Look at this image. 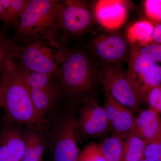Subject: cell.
<instances>
[{
  "label": "cell",
  "mask_w": 161,
  "mask_h": 161,
  "mask_svg": "<svg viewBox=\"0 0 161 161\" xmlns=\"http://www.w3.org/2000/svg\"><path fill=\"white\" fill-rule=\"evenodd\" d=\"M0 126V161H22L25 144L24 126L2 119Z\"/></svg>",
  "instance_id": "11"
},
{
  "label": "cell",
  "mask_w": 161,
  "mask_h": 161,
  "mask_svg": "<svg viewBox=\"0 0 161 161\" xmlns=\"http://www.w3.org/2000/svg\"><path fill=\"white\" fill-rule=\"evenodd\" d=\"M92 53L101 61L119 65L129 59L130 49L128 40L121 35L110 34L98 37L92 42Z\"/></svg>",
  "instance_id": "10"
},
{
  "label": "cell",
  "mask_w": 161,
  "mask_h": 161,
  "mask_svg": "<svg viewBox=\"0 0 161 161\" xmlns=\"http://www.w3.org/2000/svg\"><path fill=\"white\" fill-rule=\"evenodd\" d=\"M16 64L20 78L29 90L44 89L56 82L51 75L27 70Z\"/></svg>",
  "instance_id": "18"
},
{
  "label": "cell",
  "mask_w": 161,
  "mask_h": 161,
  "mask_svg": "<svg viewBox=\"0 0 161 161\" xmlns=\"http://www.w3.org/2000/svg\"><path fill=\"white\" fill-rule=\"evenodd\" d=\"M61 1L29 0L15 26L12 40L21 44L47 40L56 42Z\"/></svg>",
  "instance_id": "2"
},
{
  "label": "cell",
  "mask_w": 161,
  "mask_h": 161,
  "mask_svg": "<svg viewBox=\"0 0 161 161\" xmlns=\"http://www.w3.org/2000/svg\"><path fill=\"white\" fill-rule=\"evenodd\" d=\"M76 118L75 110L69 108L59 111L50 120L46 134L53 161H78L80 152Z\"/></svg>",
  "instance_id": "4"
},
{
  "label": "cell",
  "mask_w": 161,
  "mask_h": 161,
  "mask_svg": "<svg viewBox=\"0 0 161 161\" xmlns=\"http://www.w3.org/2000/svg\"><path fill=\"white\" fill-rule=\"evenodd\" d=\"M126 134L105 137L98 144L107 161H122L124 142Z\"/></svg>",
  "instance_id": "19"
},
{
  "label": "cell",
  "mask_w": 161,
  "mask_h": 161,
  "mask_svg": "<svg viewBox=\"0 0 161 161\" xmlns=\"http://www.w3.org/2000/svg\"><path fill=\"white\" fill-rule=\"evenodd\" d=\"M152 42L161 44V23L154 26L152 35Z\"/></svg>",
  "instance_id": "28"
},
{
  "label": "cell",
  "mask_w": 161,
  "mask_h": 161,
  "mask_svg": "<svg viewBox=\"0 0 161 161\" xmlns=\"http://www.w3.org/2000/svg\"><path fill=\"white\" fill-rule=\"evenodd\" d=\"M25 149L22 161H42L48 147L46 130L33 126L24 128Z\"/></svg>",
  "instance_id": "16"
},
{
  "label": "cell",
  "mask_w": 161,
  "mask_h": 161,
  "mask_svg": "<svg viewBox=\"0 0 161 161\" xmlns=\"http://www.w3.org/2000/svg\"><path fill=\"white\" fill-rule=\"evenodd\" d=\"M5 12L4 24L15 26L29 3V0H1Z\"/></svg>",
  "instance_id": "21"
},
{
  "label": "cell",
  "mask_w": 161,
  "mask_h": 161,
  "mask_svg": "<svg viewBox=\"0 0 161 161\" xmlns=\"http://www.w3.org/2000/svg\"><path fill=\"white\" fill-rule=\"evenodd\" d=\"M147 143L131 132L125 136L122 161H139L144 158Z\"/></svg>",
  "instance_id": "20"
},
{
  "label": "cell",
  "mask_w": 161,
  "mask_h": 161,
  "mask_svg": "<svg viewBox=\"0 0 161 161\" xmlns=\"http://www.w3.org/2000/svg\"><path fill=\"white\" fill-rule=\"evenodd\" d=\"M93 10L86 2L78 0L61 1L56 42L61 43L85 34L93 23Z\"/></svg>",
  "instance_id": "7"
},
{
  "label": "cell",
  "mask_w": 161,
  "mask_h": 161,
  "mask_svg": "<svg viewBox=\"0 0 161 161\" xmlns=\"http://www.w3.org/2000/svg\"><path fill=\"white\" fill-rule=\"evenodd\" d=\"M3 87L2 118L20 126H33L46 130L50 121L35 108L29 90L20 78L15 61L8 63L1 80Z\"/></svg>",
  "instance_id": "1"
},
{
  "label": "cell",
  "mask_w": 161,
  "mask_h": 161,
  "mask_svg": "<svg viewBox=\"0 0 161 161\" xmlns=\"http://www.w3.org/2000/svg\"><path fill=\"white\" fill-rule=\"evenodd\" d=\"M62 48L58 43L47 40L25 45L16 43L14 58L19 60V63H16L20 67L50 75L55 78L59 70Z\"/></svg>",
  "instance_id": "5"
},
{
  "label": "cell",
  "mask_w": 161,
  "mask_h": 161,
  "mask_svg": "<svg viewBox=\"0 0 161 161\" xmlns=\"http://www.w3.org/2000/svg\"><path fill=\"white\" fill-rule=\"evenodd\" d=\"M135 45L141 56L155 63H161V44L153 43L144 46Z\"/></svg>",
  "instance_id": "24"
},
{
  "label": "cell",
  "mask_w": 161,
  "mask_h": 161,
  "mask_svg": "<svg viewBox=\"0 0 161 161\" xmlns=\"http://www.w3.org/2000/svg\"><path fill=\"white\" fill-rule=\"evenodd\" d=\"M146 100L152 108L159 113H161V85L152 89L148 93Z\"/></svg>",
  "instance_id": "27"
},
{
  "label": "cell",
  "mask_w": 161,
  "mask_h": 161,
  "mask_svg": "<svg viewBox=\"0 0 161 161\" xmlns=\"http://www.w3.org/2000/svg\"><path fill=\"white\" fill-rule=\"evenodd\" d=\"M154 26L150 21L142 20L130 26L127 32V40L131 44L144 46L152 42Z\"/></svg>",
  "instance_id": "17"
},
{
  "label": "cell",
  "mask_w": 161,
  "mask_h": 161,
  "mask_svg": "<svg viewBox=\"0 0 161 161\" xmlns=\"http://www.w3.org/2000/svg\"><path fill=\"white\" fill-rule=\"evenodd\" d=\"M128 72L144 101L150 90L161 84V66L141 56L135 44L130 47Z\"/></svg>",
  "instance_id": "8"
},
{
  "label": "cell",
  "mask_w": 161,
  "mask_h": 161,
  "mask_svg": "<svg viewBox=\"0 0 161 161\" xmlns=\"http://www.w3.org/2000/svg\"><path fill=\"white\" fill-rule=\"evenodd\" d=\"M139 161H148V160H147L146 159H145V158H143L142 159L140 160Z\"/></svg>",
  "instance_id": "31"
},
{
  "label": "cell",
  "mask_w": 161,
  "mask_h": 161,
  "mask_svg": "<svg viewBox=\"0 0 161 161\" xmlns=\"http://www.w3.org/2000/svg\"><path fill=\"white\" fill-rule=\"evenodd\" d=\"M92 10L98 23L108 30L122 26L128 13L125 2L121 0H99L95 3Z\"/></svg>",
  "instance_id": "12"
},
{
  "label": "cell",
  "mask_w": 161,
  "mask_h": 161,
  "mask_svg": "<svg viewBox=\"0 0 161 161\" xmlns=\"http://www.w3.org/2000/svg\"><path fill=\"white\" fill-rule=\"evenodd\" d=\"M32 100L37 112L50 121V115L54 112L60 99L63 98L59 85L56 82L42 90H29Z\"/></svg>",
  "instance_id": "15"
},
{
  "label": "cell",
  "mask_w": 161,
  "mask_h": 161,
  "mask_svg": "<svg viewBox=\"0 0 161 161\" xmlns=\"http://www.w3.org/2000/svg\"><path fill=\"white\" fill-rule=\"evenodd\" d=\"M98 75L105 92L122 105L135 111L143 99L130 79L128 71L120 65L99 61L95 62Z\"/></svg>",
  "instance_id": "6"
},
{
  "label": "cell",
  "mask_w": 161,
  "mask_h": 161,
  "mask_svg": "<svg viewBox=\"0 0 161 161\" xmlns=\"http://www.w3.org/2000/svg\"><path fill=\"white\" fill-rule=\"evenodd\" d=\"M3 92L2 84L0 83V108L2 107L3 104Z\"/></svg>",
  "instance_id": "30"
},
{
  "label": "cell",
  "mask_w": 161,
  "mask_h": 161,
  "mask_svg": "<svg viewBox=\"0 0 161 161\" xmlns=\"http://www.w3.org/2000/svg\"><path fill=\"white\" fill-rule=\"evenodd\" d=\"M78 161H107L101 151L98 144L91 142L79 153Z\"/></svg>",
  "instance_id": "23"
},
{
  "label": "cell",
  "mask_w": 161,
  "mask_h": 161,
  "mask_svg": "<svg viewBox=\"0 0 161 161\" xmlns=\"http://www.w3.org/2000/svg\"><path fill=\"white\" fill-rule=\"evenodd\" d=\"M130 132L147 144L161 141V119L159 113L149 108L134 117Z\"/></svg>",
  "instance_id": "14"
},
{
  "label": "cell",
  "mask_w": 161,
  "mask_h": 161,
  "mask_svg": "<svg viewBox=\"0 0 161 161\" xmlns=\"http://www.w3.org/2000/svg\"><path fill=\"white\" fill-rule=\"evenodd\" d=\"M103 108L106 113L110 132L120 135L130 132L134 121L133 112L117 102L105 93Z\"/></svg>",
  "instance_id": "13"
},
{
  "label": "cell",
  "mask_w": 161,
  "mask_h": 161,
  "mask_svg": "<svg viewBox=\"0 0 161 161\" xmlns=\"http://www.w3.org/2000/svg\"><path fill=\"white\" fill-rule=\"evenodd\" d=\"M76 128L79 139L106 137L110 131L103 107L95 99L84 100L76 117Z\"/></svg>",
  "instance_id": "9"
},
{
  "label": "cell",
  "mask_w": 161,
  "mask_h": 161,
  "mask_svg": "<svg viewBox=\"0 0 161 161\" xmlns=\"http://www.w3.org/2000/svg\"><path fill=\"white\" fill-rule=\"evenodd\" d=\"M144 158L148 161H161V141L147 144Z\"/></svg>",
  "instance_id": "26"
},
{
  "label": "cell",
  "mask_w": 161,
  "mask_h": 161,
  "mask_svg": "<svg viewBox=\"0 0 161 161\" xmlns=\"http://www.w3.org/2000/svg\"><path fill=\"white\" fill-rule=\"evenodd\" d=\"M144 6L149 19L157 24L161 23V0H147Z\"/></svg>",
  "instance_id": "25"
},
{
  "label": "cell",
  "mask_w": 161,
  "mask_h": 161,
  "mask_svg": "<svg viewBox=\"0 0 161 161\" xmlns=\"http://www.w3.org/2000/svg\"><path fill=\"white\" fill-rule=\"evenodd\" d=\"M63 98L75 101L94 88L98 79L95 62L80 50L62 48L56 77Z\"/></svg>",
  "instance_id": "3"
},
{
  "label": "cell",
  "mask_w": 161,
  "mask_h": 161,
  "mask_svg": "<svg viewBox=\"0 0 161 161\" xmlns=\"http://www.w3.org/2000/svg\"><path fill=\"white\" fill-rule=\"evenodd\" d=\"M15 44L12 39L0 32V83L9 61L14 59Z\"/></svg>",
  "instance_id": "22"
},
{
  "label": "cell",
  "mask_w": 161,
  "mask_h": 161,
  "mask_svg": "<svg viewBox=\"0 0 161 161\" xmlns=\"http://www.w3.org/2000/svg\"><path fill=\"white\" fill-rule=\"evenodd\" d=\"M5 20V12L2 4V1L0 0V22H3L4 23Z\"/></svg>",
  "instance_id": "29"
}]
</instances>
